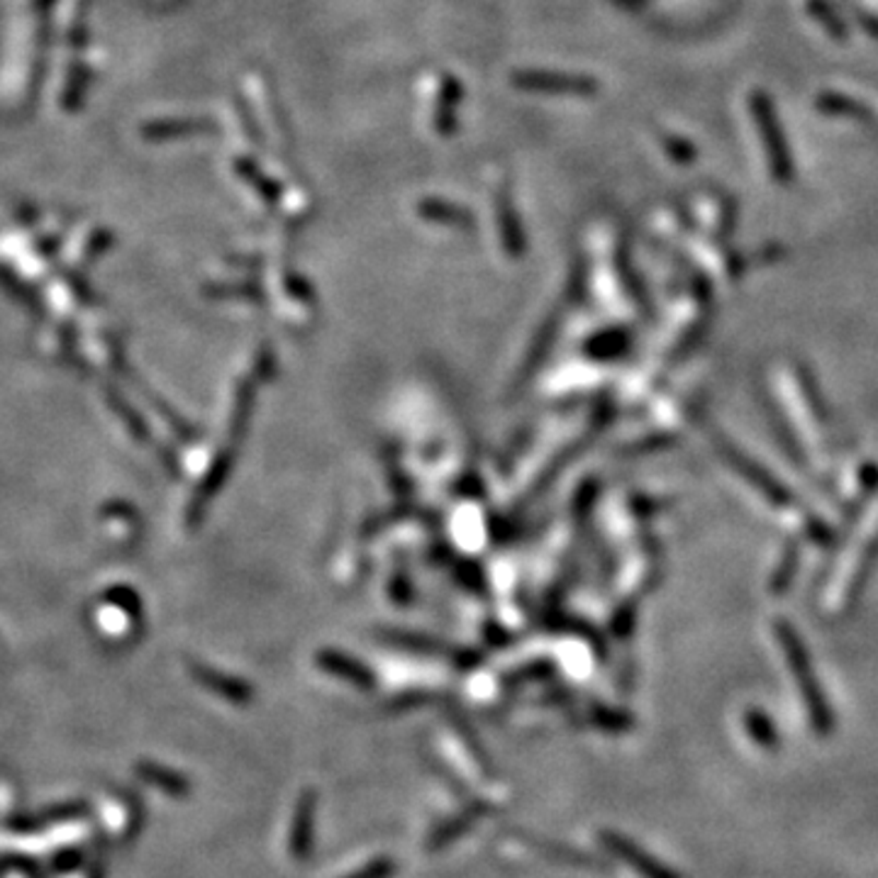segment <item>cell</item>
Masks as SVG:
<instances>
[{"instance_id":"obj_10","label":"cell","mask_w":878,"mask_h":878,"mask_svg":"<svg viewBox=\"0 0 878 878\" xmlns=\"http://www.w3.org/2000/svg\"><path fill=\"white\" fill-rule=\"evenodd\" d=\"M395 874H399V864H395L393 856H376L369 864L359 866L357 871L342 878H393Z\"/></svg>"},{"instance_id":"obj_5","label":"cell","mask_w":878,"mask_h":878,"mask_svg":"<svg viewBox=\"0 0 878 878\" xmlns=\"http://www.w3.org/2000/svg\"><path fill=\"white\" fill-rule=\"evenodd\" d=\"M490 812H494V803H488L484 798L468 800L464 808H459L456 812L449 815V818L435 824L425 840V852L437 854L449 850V846L462 840L468 830H474Z\"/></svg>"},{"instance_id":"obj_2","label":"cell","mask_w":878,"mask_h":878,"mask_svg":"<svg viewBox=\"0 0 878 878\" xmlns=\"http://www.w3.org/2000/svg\"><path fill=\"white\" fill-rule=\"evenodd\" d=\"M864 522L866 527L859 532V539L854 542V549L844 557V567L838 571V579L832 583L830 608L834 610L846 608V603L854 598L856 589H859L856 583L864 581L878 551V506L866 512Z\"/></svg>"},{"instance_id":"obj_6","label":"cell","mask_w":878,"mask_h":878,"mask_svg":"<svg viewBox=\"0 0 878 878\" xmlns=\"http://www.w3.org/2000/svg\"><path fill=\"white\" fill-rule=\"evenodd\" d=\"M515 86L532 93H577V96H583L591 91V81L549 71H522L515 76Z\"/></svg>"},{"instance_id":"obj_8","label":"cell","mask_w":878,"mask_h":878,"mask_svg":"<svg viewBox=\"0 0 878 878\" xmlns=\"http://www.w3.org/2000/svg\"><path fill=\"white\" fill-rule=\"evenodd\" d=\"M432 98H437L432 103V128L437 132L452 130L454 108L459 103V88H456V83L452 81V76H439V88L435 91Z\"/></svg>"},{"instance_id":"obj_11","label":"cell","mask_w":878,"mask_h":878,"mask_svg":"<svg viewBox=\"0 0 878 878\" xmlns=\"http://www.w3.org/2000/svg\"><path fill=\"white\" fill-rule=\"evenodd\" d=\"M593 723L605 732H630L632 729V717L615 713L608 708H595L593 710Z\"/></svg>"},{"instance_id":"obj_7","label":"cell","mask_w":878,"mask_h":878,"mask_svg":"<svg viewBox=\"0 0 878 878\" xmlns=\"http://www.w3.org/2000/svg\"><path fill=\"white\" fill-rule=\"evenodd\" d=\"M522 842L535 846L537 852L547 854V859L554 862H561V864H569V866H579V869H593V871H605L608 869V862L598 859V856L593 854H585L579 852L577 846H567V844H557V842H549L545 838H535V834H520Z\"/></svg>"},{"instance_id":"obj_3","label":"cell","mask_w":878,"mask_h":878,"mask_svg":"<svg viewBox=\"0 0 878 878\" xmlns=\"http://www.w3.org/2000/svg\"><path fill=\"white\" fill-rule=\"evenodd\" d=\"M598 842L603 844L605 852L615 856L618 862L630 866V869L634 874H640L642 878H684L668 864L658 862L654 854L642 850V846L637 844L632 838H627V834H620L615 830H603V832H598Z\"/></svg>"},{"instance_id":"obj_1","label":"cell","mask_w":878,"mask_h":878,"mask_svg":"<svg viewBox=\"0 0 878 878\" xmlns=\"http://www.w3.org/2000/svg\"><path fill=\"white\" fill-rule=\"evenodd\" d=\"M776 637L783 656L788 662V672L796 681L798 693L803 698L805 715H808V723L812 727L815 735L828 737L834 729V713L828 703V696H824L822 686L815 676V668L808 652H805L803 640H798V634L793 632V627L788 622H776Z\"/></svg>"},{"instance_id":"obj_9","label":"cell","mask_w":878,"mask_h":878,"mask_svg":"<svg viewBox=\"0 0 878 878\" xmlns=\"http://www.w3.org/2000/svg\"><path fill=\"white\" fill-rule=\"evenodd\" d=\"M745 729H747L749 739L755 741L759 749H767V751L779 749V729L771 723V717L764 713V710H757V708L747 710Z\"/></svg>"},{"instance_id":"obj_4","label":"cell","mask_w":878,"mask_h":878,"mask_svg":"<svg viewBox=\"0 0 878 878\" xmlns=\"http://www.w3.org/2000/svg\"><path fill=\"white\" fill-rule=\"evenodd\" d=\"M318 808H320L318 791L316 788L300 791L296 808H293V820L288 832V852L298 864L310 862V856L316 854Z\"/></svg>"}]
</instances>
